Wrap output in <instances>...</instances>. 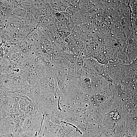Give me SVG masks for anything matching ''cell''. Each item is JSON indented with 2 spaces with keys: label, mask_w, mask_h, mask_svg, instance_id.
Instances as JSON below:
<instances>
[{
  "label": "cell",
  "mask_w": 137,
  "mask_h": 137,
  "mask_svg": "<svg viewBox=\"0 0 137 137\" xmlns=\"http://www.w3.org/2000/svg\"><path fill=\"white\" fill-rule=\"evenodd\" d=\"M95 5L93 1L80 0L79 12H80L88 11Z\"/></svg>",
  "instance_id": "6da1fadb"
},
{
  "label": "cell",
  "mask_w": 137,
  "mask_h": 137,
  "mask_svg": "<svg viewBox=\"0 0 137 137\" xmlns=\"http://www.w3.org/2000/svg\"><path fill=\"white\" fill-rule=\"evenodd\" d=\"M82 34L79 26L75 25L69 36L75 39H80Z\"/></svg>",
  "instance_id": "7a4b0ae2"
},
{
  "label": "cell",
  "mask_w": 137,
  "mask_h": 137,
  "mask_svg": "<svg viewBox=\"0 0 137 137\" xmlns=\"http://www.w3.org/2000/svg\"><path fill=\"white\" fill-rule=\"evenodd\" d=\"M31 101L29 99L22 98L20 99L19 101V106L21 112H25L26 109L30 104Z\"/></svg>",
  "instance_id": "3957f363"
},
{
  "label": "cell",
  "mask_w": 137,
  "mask_h": 137,
  "mask_svg": "<svg viewBox=\"0 0 137 137\" xmlns=\"http://www.w3.org/2000/svg\"><path fill=\"white\" fill-rule=\"evenodd\" d=\"M72 20L75 25L80 26L82 23L79 11L76 12L71 16Z\"/></svg>",
  "instance_id": "277c9868"
},
{
  "label": "cell",
  "mask_w": 137,
  "mask_h": 137,
  "mask_svg": "<svg viewBox=\"0 0 137 137\" xmlns=\"http://www.w3.org/2000/svg\"><path fill=\"white\" fill-rule=\"evenodd\" d=\"M19 98H16L14 99L12 111L10 113V114H19L21 113L19 104Z\"/></svg>",
  "instance_id": "5b68a950"
},
{
  "label": "cell",
  "mask_w": 137,
  "mask_h": 137,
  "mask_svg": "<svg viewBox=\"0 0 137 137\" xmlns=\"http://www.w3.org/2000/svg\"><path fill=\"white\" fill-rule=\"evenodd\" d=\"M35 111V106L32 101L31 102L25 112L27 116Z\"/></svg>",
  "instance_id": "8992f818"
},
{
  "label": "cell",
  "mask_w": 137,
  "mask_h": 137,
  "mask_svg": "<svg viewBox=\"0 0 137 137\" xmlns=\"http://www.w3.org/2000/svg\"><path fill=\"white\" fill-rule=\"evenodd\" d=\"M67 0H49V2L53 8V7L59 6L67 2Z\"/></svg>",
  "instance_id": "52a82bcc"
}]
</instances>
